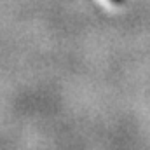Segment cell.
Here are the masks:
<instances>
[{
  "instance_id": "6da1fadb",
  "label": "cell",
  "mask_w": 150,
  "mask_h": 150,
  "mask_svg": "<svg viewBox=\"0 0 150 150\" xmlns=\"http://www.w3.org/2000/svg\"><path fill=\"white\" fill-rule=\"evenodd\" d=\"M113 4H120V2H124V0H112Z\"/></svg>"
}]
</instances>
